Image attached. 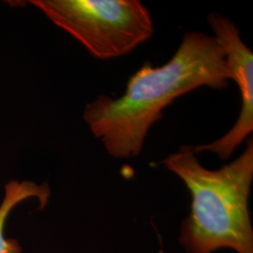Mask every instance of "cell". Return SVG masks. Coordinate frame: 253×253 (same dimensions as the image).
Listing matches in <instances>:
<instances>
[{
  "instance_id": "cell-1",
  "label": "cell",
  "mask_w": 253,
  "mask_h": 253,
  "mask_svg": "<svg viewBox=\"0 0 253 253\" xmlns=\"http://www.w3.org/2000/svg\"><path fill=\"white\" fill-rule=\"evenodd\" d=\"M232 75L216 39L188 32L172 58L160 67L145 62L127 81L124 94L100 95L88 102L83 118L110 156H139L145 138L164 109L181 96L203 86L222 90Z\"/></svg>"
},
{
  "instance_id": "cell-3",
  "label": "cell",
  "mask_w": 253,
  "mask_h": 253,
  "mask_svg": "<svg viewBox=\"0 0 253 253\" xmlns=\"http://www.w3.org/2000/svg\"><path fill=\"white\" fill-rule=\"evenodd\" d=\"M99 59L125 56L154 33L149 10L139 0H30Z\"/></svg>"
},
{
  "instance_id": "cell-2",
  "label": "cell",
  "mask_w": 253,
  "mask_h": 253,
  "mask_svg": "<svg viewBox=\"0 0 253 253\" xmlns=\"http://www.w3.org/2000/svg\"><path fill=\"white\" fill-rule=\"evenodd\" d=\"M190 190L191 211L181 226L180 244L188 253H212L230 248L253 253L249 198L253 179V141L244 152L220 169L205 168L184 145L163 160Z\"/></svg>"
},
{
  "instance_id": "cell-4",
  "label": "cell",
  "mask_w": 253,
  "mask_h": 253,
  "mask_svg": "<svg viewBox=\"0 0 253 253\" xmlns=\"http://www.w3.org/2000/svg\"><path fill=\"white\" fill-rule=\"evenodd\" d=\"M218 45L224 52L232 80L241 96V108L235 125L219 139L208 145L188 146L192 153L209 151L225 161L253 131V54L240 37V31L227 17L217 12L208 16Z\"/></svg>"
},
{
  "instance_id": "cell-5",
  "label": "cell",
  "mask_w": 253,
  "mask_h": 253,
  "mask_svg": "<svg viewBox=\"0 0 253 253\" xmlns=\"http://www.w3.org/2000/svg\"><path fill=\"white\" fill-rule=\"evenodd\" d=\"M51 190L48 183L37 184L33 181L11 180L5 185L4 197L0 204V253H22V247L14 238H6L4 229L11 211L20 203L31 198L39 201L40 209L48 205Z\"/></svg>"
}]
</instances>
